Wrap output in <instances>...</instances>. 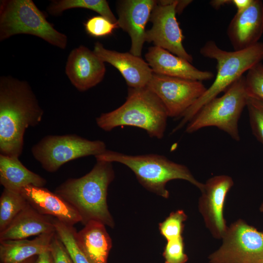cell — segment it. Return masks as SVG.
Wrapping results in <instances>:
<instances>
[{
    "instance_id": "obj_1",
    "label": "cell",
    "mask_w": 263,
    "mask_h": 263,
    "mask_svg": "<svg viewBox=\"0 0 263 263\" xmlns=\"http://www.w3.org/2000/svg\"><path fill=\"white\" fill-rule=\"evenodd\" d=\"M44 111L29 84L10 75L0 77V152L22 154L26 130L41 121Z\"/></svg>"
},
{
    "instance_id": "obj_2",
    "label": "cell",
    "mask_w": 263,
    "mask_h": 263,
    "mask_svg": "<svg viewBox=\"0 0 263 263\" xmlns=\"http://www.w3.org/2000/svg\"><path fill=\"white\" fill-rule=\"evenodd\" d=\"M114 178L112 163L96 160L90 172L79 178L67 179L55 192L77 211L83 225L96 221L113 227L114 223L107 198L108 187Z\"/></svg>"
},
{
    "instance_id": "obj_3",
    "label": "cell",
    "mask_w": 263,
    "mask_h": 263,
    "mask_svg": "<svg viewBox=\"0 0 263 263\" xmlns=\"http://www.w3.org/2000/svg\"><path fill=\"white\" fill-rule=\"evenodd\" d=\"M200 52L204 57L216 60L217 74L211 86L181 117L179 123L172 130V133L188 124L207 103L225 91L244 73L262 62L263 42H259L242 50L227 51L219 47L214 41L209 40L200 49Z\"/></svg>"
},
{
    "instance_id": "obj_4",
    "label": "cell",
    "mask_w": 263,
    "mask_h": 263,
    "mask_svg": "<svg viewBox=\"0 0 263 263\" xmlns=\"http://www.w3.org/2000/svg\"><path fill=\"white\" fill-rule=\"evenodd\" d=\"M169 117L160 99L147 87L129 88L126 101L115 110L101 113L96 119L98 127L110 132L119 126L145 130L152 138L162 139Z\"/></svg>"
},
{
    "instance_id": "obj_5",
    "label": "cell",
    "mask_w": 263,
    "mask_h": 263,
    "mask_svg": "<svg viewBox=\"0 0 263 263\" xmlns=\"http://www.w3.org/2000/svg\"><path fill=\"white\" fill-rule=\"evenodd\" d=\"M96 160L117 162L131 169L141 185L147 190L165 198L169 192L167 183L170 180L181 179L188 181L200 190L203 183L198 181L188 168L157 154L129 155L107 150L94 156Z\"/></svg>"
},
{
    "instance_id": "obj_6",
    "label": "cell",
    "mask_w": 263,
    "mask_h": 263,
    "mask_svg": "<svg viewBox=\"0 0 263 263\" xmlns=\"http://www.w3.org/2000/svg\"><path fill=\"white\" fill-rule=\"evenodd\" d=\"M27 34L65 49L67 36L56 30L32 0L0 1V41L13 36Z\"/></svg>"
},
{
    "instance_id": "obj_7",
    "label": "cell",
    "mask_w": 263,
    "mask_h": 263,
    "mask_svg": "<svg viewBox=\"0 0 263 263\" xmlns=\"http://www.w3.org/2000/svg\"><path fill=\"white\" fill-rule=\"evenodd\" d=\"M248 96L244 75L228 87L223 95L216 97L204 105L187 124V133L202 128L215 127L239 141L238 123Z\"/></svg>"
},
{
    "instance_id": "obj_8",
    "label": "cell",
    "mask_w": 263,
    "mask_h": 263,
    "mask_svg": "<svg viewBox=\"0 0 263 263\" xmlns=\"http://www.w3.org/2000/svg\"><path fill=\"white\" fill-rule=\"evenodd\" d=\"M106 150V145L102 141L90 140L71 134L46 135L32 147L31 152L44 170L55 172L71 160L95 156Z\"/></svg>"
},
{
    "instance_id": "obj_9",
    "label": "cell",
    "mask_w": 263,
    "mask_h": 263,
    "mask_svg": "<svg viewBox=\"0 0 263 263\" xmlns=\"http://www.w3.org/2000/svg\"><path fill=\"white\" fill-rule=\"evenodd\" d=\"M222 239L220 247L208 256L209 263H263V231L239 219Z\"/></svg>"
},
{
    "instance_id": "obj_10",
    "label": "cell",
    "mask_w": 263,
    "mask_h": 263,
    "mask_svg": "<svg viewBox=\"0 0 263 263\" xmlns=\"http://www.w3.org/2000/svg\"><path fill=\"white\" fill-rule=\"evenodd\" d=\"M147 87L164 105L169 117L181 118L206 92L202 81L153 73Z\"/></svg>"
},
{
    "instance_id": "obj_11",
    "label": "cell",
    "mask_w": 263,
    "mask_h": 263,
    "mask_svg": "<svg viewBox=\"0 0 263 263\" xmlns=\"http://www.w3.org/2000/svg\"><path fill=\"white\" fill-rule=\"evenodd\" d=\"M177 2L176 0L157 1L150 16L152 26L146 31V41L191 63L192 56L183 46L184 37L176 18Z\"/></svg>"
},
{
    "instance_id": "obj_12",
    "label": "cell",
    "mask_w": 263,
    "mask_h": 263,
    "mask_svg": "<svg viewBox=\"0 0 263 263\" xmlns=\"http://www.w3.org/2000/svg\"><path fill=\"white\" fill-rule=\"evenodd\" d=\"M234 185L232 178L226 175L212 177L203 183L198 200V209L206 226L212 236L222 239L227 230L223 210L228 192Z\"/></svg>"
},
{
    "instance_id": "obj_13",
    "label": "cell",
    "mask_w": 263,
    "mask_h": 263,
    "mask_svg": "<svg viewBox=\"0 0 263 263\" xmlns=\"http://www.w3.org/2000/svg\"><path fill=\"white\" fill-rule=\"evenodd\" d=\"M106 68L94 51L83 45L73 49L66 64L65 73L72 84L79 91H86L103 79Z\"/></svg>"
},
{
    "instance_id": "obj_14",
    "label": "cell",
    "mask_w": 263,
    "mask_h": 263,
    "mask_svg": "<svg viewBox=\"0 0 263 263\" xmlns=\"http://www.w3.org/2000/svg\"><path fill=\"white\" fill-rule=\"evenodd\" d=\"M156 3L154 0H125L118 6L117 23L130 36V53L135 56L141 55L146 41L145 27Z\"/></svg>"
},
{
    "instance_id": "obj_15",
    "label": "cell",
    "mask_w": 263,
    "mask_h": 263,
    "mask_svg": "<svg viewBox=\"0 0 263 263\" xmlns=\"http://www.w3.org/2000/svg\"><path fill=\"white\" fill-rule=\"evenodd\" d=\"M263 33V2L253 0L245 10L237 12L230 21L227 35L234 51L257 43Z\"/></svg>"
},
{
    "instance_id": "obj_16",
    "label": "cell",
    "mask_w": 263,
    "mask_h": 263,
    "mask_svg": "<svg viewBox=\"0 0 263 263\" xmlns=\"http://www.w3.org/2000/svg\"><path fill=\"white\" fill-rule=\"evenodd\" d=\"M93 51L103 62L116 68L130 88L146 87L152 77L153 72L148 63L130 52L108 50L99 42L95 43Z\"/></svg>"
},
{
    "instance_id": "obj_17",
    "label": "cell",
    "mask_w": 263,
    "mask_h": 263,
    "mask_svg": "<svg viewBox=\"0 0 263 263\" xmlns=\"http://www.w3.org/2000/svg\"><path fill=\"white\" fill-rule=\"evenodd\" d=\"M20 193L31 206L43 215L71 225L81 222L79 213L68 202L44 187L27 186Z\"/></svg>"
},
{
    "instance_id": "obj_18",
    "label": "cell",
    "mask_w": 263,
    "mask_h": 263,
    "mask_svg": "<svg viewBox=\"0 0 263 263\" xmlns=\"http://www.w3.org/2000/svg\"><path fill=\"white\" fill-rule=\"evenodd\" d=\"M145 58L155 74L202 82L214 76L211 72L199 70L187 60L157 46L149 48Z\"/></svg>"
},
{
    "instance_id": "obj_19",
    "label": "cell",
    "mask_w": 263,
    "mask_h": 263,
    "mask_svg": "<svg viewBox=\"0 0 263 263\" xmlns=\"http://www.w3.org/2000/svg\"><path fill=\"white\" fill-rule=\"evenodd\" d=\"M53 218L40 213L28 203L0 232V241L25 239L30 236L55 232Z\"/></svg>"
},
{
    "instance_id": "obj_20",
    "label": "cell",
    "mask_w": 263,
    "mask_h": 263,
    "mask_svg": "<svg viewBox=\"0 0 263 263\" xmlns=\"http://www.w3.org/2000/svg\"><path fill=\"white\" fill-rule=\"evenodd\" d=\"M78 245L90 263H108L112 242L103 224L88 222L76 232Z\"/></svg>"
},
{
    "instance_id": "obj_21",
    "label": "cell",
    "mask_w": 263,
    "mask_h": 263,
    "mask_svg": "<svg viewBox=\"0 0 263 263\" xmlns=\"http://www.w3.org/2000/svg\"><path fill=\"white\" fill-rule=\"evenodd\" d=\"M55 233L56 231L43 233L32 240L0 241V263H21L50 250V244Z\"/></svg>"
},
{
    "instance_id": "obj_22",
    "label": "cell",
    "mask_w": 263,
    "mask_h": 263,
    "mask_svg": "<svg viewBox=\"0 0 263 263\" xmlns=\"http://www.w3.org/2000/svg\"><path fill=\"white\" fill-rule=\"evenodd\" d=\"M0 183L4 188L20 192L29 185L43 187L47 181L28 169L19 158L0 154Z\"/></svg>"
},
{
    "instance_id": "obj_23",
    "label": "cell",
    "mask_w": 263,
    "mask_h": 263,
    "mask_svg": "<svg viewBox=\"0 0 263 263\" xmlns=\"http://www.w3.org/2000/svg\"><path fill=\"white\" fill-rule=\"evenodd\" d=\"M81 8L93 10L111 21L116 23L117 19L105 0H54L47 8L52 16L60 15L64 11L72 8Z\"/></svg>"
},
{
    "instance_id": "obj_24",
    "label": "cell",
    "mask_w": 263,
    "mask_h": 263,
    "mask_svg": "<svg viewBox=\"0 0 263 263\" xmlns=\"http://www.w3.org/2000/svg\"><path fill=\"white\" fill-rule=\"evenodd\" d=\"M20 192L4 188L0 197V232L27 205Z\"/></svg>"
},
{
    "instance_id": "obj_25",
    "label": "cell",
    "mask_w": 263,
    "mask_h": 263,
    "mask_svg": "<svg viewBox=\"0 0 263 263\" xmlns=\"http://www.w3.org/2000/svg\"><path fill=\"white\" fill-rule=\"evenodd\" d=\"M56 232L68 252L74 263H90L77 243L76 230L73 225L53 218Z\"/></svg>"
},
{
    "instance_id": "obj_26",
    "label": "cell",
    "mask_w": 263,
    "mask_h": 263,
    "mask_svg": "<svg viewBox=\"0 0 263 263\" xmlns=\"http://www.w3.org/2000/svg\"><path fill=\"white\" fill-rule=\"evenodd\" d=\"M187 216L183 210L171 212L162 223L159 228L161 234L167 241L177 239L182 236L184 229V222Z\"/></svg>"
},
{
    "instance_id": "obj_27",
    "label": "cell",
    "mask_w": 263,
    "mask_h": 263,
    "mask_svg": "<svg viewBox=\"0 0 263 263\" xmlns=\"http://www.w3.org/2000/svg\"><path fill=\"white\" fill-rule=\"evenodd\" d=\"M244 76L248 96L263 102V64L262 62L249 69Z\"/></svg>"
},
{
    "instance_id": "obj_28",
    "label": "cell",
    "mask_w": 263,
    "mask_h": 263,
    "mask_svg": "<svg viewBox=\"0 0 263 263\" xmlns=\"http://www.w3.org/2000/svg\"><path fill=\"white\" fill-rule=\"evenodd\" d=\"M246 107L252 132L263 144V102L248 96Z\"/></svg>"
},
{
    "instance_id": "obj_29",
    "label": "cell",
    "mask_w": 263,
    "mask_h": 263,
    "mask_svg": "<svg viewBox=\"0 0 263 263\" xmlns=\"http://www.w3.org/2000/svg\"><path fill=\"white\" fill-rule=\"evenodd\" d=\"M85 31L94 38H103L111 35L118 25L102 16H96L88 19L84 23Z\"/></svg>"
},
{
    "instance_id": "obj_30",
    "label": "cell",
    "mask_w": 263,
    "mask_h": 263,
    "mask_svg": "<svg viewBox=\"0 0 263 263\" xmlns=\"http://www.w3.org/2000/svg\"><path fill=\"white\" fill-rule=\"evenodd\" d=\"M163 256L165 263H186L188 257L184 252L183 237L167 241Z\"/></svg>"
},
{
    "instance_id": "obj_31",
    "label": "cell",
    "mask_w": 263,
    "mask_h": 263,
    "mask_svg": "<svg viewBox=\"0 0 263 263\" xmlns=\"http://www.w3.org/2000/svg\"><path fill=\"white\" fill-rule=\"evenodd\" d=\"M50 250L54 263H74L66 247L56 232L50 244Z\"/></svg>"
},
{
    "instance_id": "obj_32",
    "label": "cell",
    "mask_w": 263,
    "mask_h": 263,
    "mask_svg": "<svg viewBox=\"0 0 263 263\" xmlns=\"http://www.w3.org/2000/svg\"><path fill=\"white\" fill-rule=\"evenodd\" d=\"M35 263H54L50 250L45 251L38 255Z\"/></svg>"
},
{
    "instance_id": "obj_33",
    "label": "cell",
    "mask_w": 263,
    "mask_h": 263,
    "mask_svg": "<svg viewBox=\"0 0 263 263\" xmlns=\"http://www.w3.org/2000/svg\"><path fill=\"white\" fill-rule=\"evenodd\" d=\"M253 1V0H232V4L236 7L237 12H241L249 6Z\"/></svg>"
},
{
    "instance_id": "obj_34",
    "label": "cell",
    "mask_w": 263,
    "mask_h": 263,
    "mask_svg": "<svg viewBox=\"0 0 263 263\" xmlns=\"http://www.w3.org/2000/svg\"><path fill=\"white\" fill-rule=\"evenodd\" d=\"M232 0H213L209 2L210 4L215 9H218L222 6L232 4Z\"/></svg>"
},
{
    "instance_id": "obj_35",
    "label": "cell",
    "mask_w": 263,
    "mask_h": 263,
    "mask_svg": "<svg viewBox=\"0 0 263 263\" xmlns=\"http://www.w3.org/2000/svg\"><path fill=\"white\" fill-rule=\"evenodd\" d=\"M192 1V0H178V2L176 7V14H181L184 9Z\"/></svg>"
},
{
    "instance_id": "obj_36",
    "label": "cell",
    "mask_w": 263,
    "mask_h": 263,
    "mask_svg": "<svg viewBox=\"0 0 263 263\" xmlns=\"http://www.w3.org/2000/svg\"><path fill=\"white\" fill-rule=\"evenodd\" d=\"M37 256L33 257L21 263H35Z\"/></svg>"
},
{
    "instance_id": "obj_37",
    "label": "cell",
    "mask_w": 263,
    "mask_h": 263,
    "mask_svg": "<svg viewBox=\"0 0 263 263\" xmlns=\"http://www.w3.org/2000/svg\"><path fill=\"white\" fill-rule=\"evenodd\" d=\"M259 210L261 212H263V202H262L260 207Z\"/></svg>"
}]
</instances>
